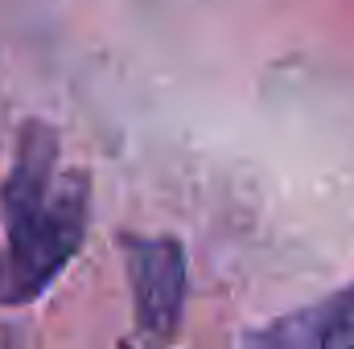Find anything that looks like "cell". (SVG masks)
<instances>
[{
	"label": "cell",
	"mask_w": 354,
	"mask_h": 349,
	"mask_svg": "<svg viewBox=\"0 0 354 349\" xmlns=\"http://www.w3.org/2000/svg\"><path fill=\"white\" fill-rule=\"evenodd\" d=\"M87 210V177L62 165V140L50 123L29 119L0 185V304H29L66 271L83 247Z\"/></svg>",
	"instance_id": "1"
},
{
	"label": "cell",
	"mask_w": 354,
	"mask_h": 349,
	"mask_svg": "<svg viewBox=\"0 0 354 349\" xmlns=\"http://www.w3.org/2000/svg\"><path fill=\"white\" fill-rule=\"evenodd\" d=\"M124 259L132 279L136 329L145 337H169L185 308V255L177 239L124 235Z\"/></svg>",
	"instance_id": "2"
},
{
	"label": "cell",
	"mask_w": 354,
	"mask_h": 349,
	"mask_svg": "<svg viewBox=\"0 0 354 349\" xmlns=\"http://www.w3.org/2000/svg\"><path fill=\"white\" fill-rule=\"evenodd\" d=\"M256 341L272 346H354V283L268 325Z\"/></svg>",
	"instance_id": "3"
}]
</instances>
